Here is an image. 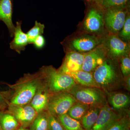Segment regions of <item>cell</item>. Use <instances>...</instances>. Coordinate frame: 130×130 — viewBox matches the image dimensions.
<instances>
[{
	"label": "cell",
	"mask_w": 130,
	"mask_h": 130,
	"mask_svg": "<svg viewBox=\"0 0 130 130\" xmlns=\"http://www.w3.org/2000/svg\"><path fill=\"white\" fill-rule=\"evenodd\" d=\"M43 81L42 75L40 70L34 73H26L14 84H7L9 90L2 93L5 101L11 104H29Z\"/></svg>",
	"instance_id": "1"
},
{
	"label": "cell",
	"mask_w": 130,
	"mask_h": 130,
	"mask_svg": "<svg viewBox=\"0 0 130 130\" xmlns=\"http://www.w3.org/2000/svg\"><path fill=\"white\" fill-rule=\"evenodd\" d=\"M96 83L105 94L124 89L119 60L107 57L93 72Z\"/></svg>",
	"instance_id": "2"
},
{
	"label": "cell",
	"mask_w": 130,
	"mask_h": 130,
	"mask_svg": "<svg viewBox=\"0 0 130 130\" xmlns=\"http://www.w3.org/2000/svg\"><path fill=\"white\" fill-rule=\"evenodd\" d=\"M39 70L51 95L69 92L76 84L72 77L61 72L52 66H44Z\"/></svg>",
	"instance_id": "3"
},
{
	"label": "cell",
	"mask_w": 130,
	"mask_h": 130,
	"mask_svg": "<svg viewBox=\"0 0 130 130\" xmlns=\"http://www.w3.org/2000/svg\"><path fill=\"white\" fill-rule=\"evenodd\" d=\"M103 38L77 30L61 43L65 53H87L102 44Z\"/></svg>",
	"instance_id": "4"
},
{
	"label": "cell",
	"mask_w": 130,
	"mask_h": 130,
	"mask_svg": "<svg viewBox=\"0 0 130 130\" xmlns=\"http://www.w3.org/2000/svg\"><path fill=\"white\" fill-rule=\"evenodd\" d=\"M78 27L77 30L101 38L105 37L109 33L105 27V9L100 5L91 7Z\"/></svg>",
	"instance_id": "5"
},
{
	"label": "cell",
	"mask_w": 130,
	"mask_h": 130,
	"mask_svg": "<svg viewBox=\"0 0 130 130\" xmlns=\"http://www.w3.org/2000/svg\"><path fill=\"white\" fill-rule=\"evenodd\" d=\"M77 101L90 107H102L108 104L106 95L100 88L76 84L69 91Z\"/></svg>",
	"instance_id": "6"
},
{
	"label": "cell",
	"mask_w": 130,
	"mask_h": 130,
	"mask_svg": "<svg viewBox=\"0 0 130 130\" xmlns=\"http://www.w3.org/2000/svg\"><path fill=\"white\" fill-rule=\"evenodd\" d=\"M129 12L128 5L105 9V27L108 32L118 35L123 27Z\"/></svg>",
	"instance_id": "7"
},
{
	"label": "cell",
	"mask_w": 130,
	"mask_h": 130,
	"mask_svg": "<svg viewBox=\"0 0 130 130\" xmlns=\"http://www.w3.org/2000/svg\"><path fill=\"white\" fill-rule=\"evenodd\" d=\"M77 100L69 92L58 93L50 98L47 111L50 115L57 117L67 113Z\"/></svg>",
	"instance_id": "8"
},
{
	"label": "cell",
	"mask_w": 130,
	"mask_h": 130,
	"mask_svg": "<svg viewBox=\"0 0 130 130\" xmlns=\"http://www.w3.org/2000/svg\"><path fill=\"white\" fill-rule=\"evenodd\" d=\"M102 43L106 49L108 58L119 60L130 55V43L121 40L117 35L108 33L102 38Z\"/></svg>",
	"instance_id": "9"
},
{
	"label": "cell",
	"mask_w": 130,
	"mask_h": 130,
	"mask_svg": "<svg viewBox=\"0 0 130 130\" xmlns=\"http://www.w3.org/2000/svg\"><path fill=\"white\" fill-rule=\"evenodd\" d=\"M6 101L7 112L14 116L20 124L25 128L29 127L37 115V113L30 104L14 105Z\"/></svg>",
	"instance_id": "10"
},
{
	"label": "cell",
	"mask_w": 130,
	"mask_h": 130,
	"mask_svg": "<svg viewBox=\"0 0 130 130\" xmlns=\"http://www.w3.org/2000/svg\"><path fill=\"white\" fill-rule=\"evenodd\" d=\"M107 57L106 49L102 43L86 54L82 70L93 73L96 68L103 63Z\"/></svg>",
	"instance_id": "11"
},
{
	"label": "cell",
	"mask_w": 130,
	"mask_h": 130,
	"mask_svg": "<svg viewBox=\"0 0 130 130\" xmlns=\"http://www.w3.org/2000/svg\"><path fill=\"white\" fill-rule=\"evenodd\" d=\"M106 94L108 104L117 113H123L129 110L130 96L128 93L119 90Z\"/></svg>",
	"instance_id": "12"
},
{
	"label": "cell",
	"mask_w": 130,
	"mask_h": 130,
	"mask_svg": "<svg viewBox=\"0 0 130 130\" xmlns=\"http://www.w3.org/2000/svg\"><path fill=\"white\" fill-rule=\"evenodd\" d=\"M124 113H117L108 104L105 105L101 108L97 120L90 130H107Z\"/></svg>",
	"instance_id": "13"
},
{
	"label": "cell",
	"mask_w": 130,
	"mask_h": 130,
	"mask_svg": "<svg viewBox=\"0 0 130 130\" xmlns=\"http://www.w3.org/2000/svg\"><path fill=\"white\" fill-rule=\"evenodd\" d=\"M87 53L74 52L66 53L62 64L58 70L65 74L82 70Z\"/></svg>",
	"instance_id": "14"
},
{
	"label": "cell",
	"mask_w": 130,
	"mask_h": 130,
	"mask_svg": "<svg viewBox=\"0 0 130 130\" xmlns=\"http://www.w3.org/2000/svg\"><path fill=\"white\" fill-rule=\"evenodd\" d=\"M51 95L43 81L38 88L30 104L37 113L47 111L49 100Z\"/></svg>",
	"instance_id": "15"
},
{
	"label": "cell",
	"mask_w": 130,
	"mask_h": 130,
	"mask_svg": "<svg viewBox=\"0 0 130 130\" xmlns=\"http://www.w3.org/2000/svg\"><path fill=\"white\" fill-rule=\"evenodd\" d=\"M12 0H0V21L5 23L11 37H13L15 26L12 21Z\"/></svg>",
	"instance_id": "16"
},
{
	"label": "cell",
	"mask_w": 130,
	"mask_h": 130,
	"mask_svg": "<svg viewBox=\"0 0 130 130\" xmlns=\"http://www.w3.org/2000/svg\"><path fill=\"white\" fill-rule=\"evenodd\" d=\"M22 22L17 21L13 35V39L9 43L10 48L20 54L25 49L26 47L29 44V40L26 33L22 30Z\"/></svg>",
	"instance_id": "17"
},
{
	"label": "cell",
	"mask_w": 130,
	"mask_h": 130,
	"mask_svg": "<svg viewBox=\"0 0 130 130\" xmlns=\"http://www.w3.org/2000/svg\"><path fill=\"white\" fill-rule=\"evenodd\" d=\"M66 74L72 77L77 84L83 86L100 88L96 83L93 73L87 72L81 70Z\"/></svg>",
	"instance_id": "18"
},
{
	"label": "cell",
	"mask_w": 130,
	"mask_h": 130,
	"mask_svg": "<svg viewBox=\"0 0 130 130\" xmlns=\"http://www.w3.org/2000/svg\"><path fill=\"white\" fill-rule=\"evenodd\" d=\"M101 107H90L81 119L82 126L85 130H90L95 124Z\"/></svg>",
	"instance_id": "19"
},
{
	"label": "cell",
	"mask_w": 130,
	"mask_h": 130,
	"mask_svg": "<svg viewBox=\"0 0 130 130\" xmlns=\"http://www.w3.org/2000/svg\"><path fill=\"white\" fill-rule=\"evenodd\" d=\"M20 125L11 114L0 110V126L2 130H16Z\"/></svg>",
	"instance_id": "20"
},
{
	"label": "cell",
	"mask_w": 130,
	"mask_h": 130,
	"mask_svg": "<svg viewBox=\"0 0 130 130\" xmlns=\"http://www.w3.org/2000/svg\"><path fill=\"white\" fill-rule=\"evenodd\" d=\"M48 113L47 111L38 113L30 125L29 130H48Z\"/></svg>",
	"instance_id": "21"
},
{
	"label": "cell",
	"mask_w": 130,
	"mask_h": 130,
	"mask_svg": "<svg viewBox=\"0 0 130 130\" xmlns=\"http://www.w3.org/2000/svg\"><path fill=\"white\" fill-rule=\"evenodd\" d=\"M57 118L65 130H85L79 121L71 118L67 113Z\"/></svg>",
	"instance_id": "22"
},
{
	"label": "cell",
	"mask_w": 130,
	"mask_h": 130,
	"mask_svg": "<svg viewBox=\"0 0 130 130\" xmlns=\"http://www.w3.org/2000/svg\"><path fill=\"white\" fill-rule=\"evenodd\" d=\"M90 107L88 105L77 101L71 107L67 114L71 118L78 121H81Z\"/></svg>",
	"instance_id": "23"
},
{
	"label": "cell",
	"mask_w": 130,
	"mask_h": 130,
	"mask_svg": "<svg viewBox=\"0 0 130 130\" xmlns=\"http://www.w3.org/2000/svg\"><path fill=\"white\" fill-rule=\"evenodd\" d=\"M130 111H126L116 120L107 130H129L130 128Z\"/></svg>",
	"instance_id": "24"
},
{
	"label": "cell",
	"mask_w": 130,
	"mask_h": 130,
	"mask_svg": "<svg viewBox=\"0 0 130 130\" xmlns=\"http://www.w3.org/2000/svg\"><path fill=\"white\" fill-rule=\"evenodd\" d=\"M45 26L37 21H35L34 26L26 32L29 40V44H32L35 39L44 33Z\"/></svg>",
	"instance_id": "25"
},
{
	"label": "cell",
	"mask_w": 130,
	"mask_h": 130,
	"mask_svg": "<svg viewBox=\"0 0 130 130\" xmlns=\"http://www.w3.org/2000/svg\"><path fill=\"white\" fill-rule=\"evenodd\" d=\"M123 41L130 43V14L128 13L124 24L118 35Z\"/></svg>",
	"instance_id": "26"
},
{
	"label": "cell",
	"mask_w": 130,
	"mask_h": 130,
	"mask_svg": "<svg viewBox=\"0 0 130 130\" xmlns=\"http://www.w3.org/2000/svg\"><path fill=\"white\" fill-rule=\"evenodd\" d=\"M129 0H101L100 5L104 9L128 6Z\"/></svg>",
	"instance_id": "27"
},
{
	"label": "cell",
	"mask_w": 130,
	"mask_h": 130,
	"mask_svg": "<svg viewBox=\"0 0 130 130\" xmlns=\"http://www.w3.org/2000/svg\"><path fill=\"white\" fill-rule=\"evenodd\" d=\"M120 67L124 77L130 76V55L121 57L119 60Z\"/></svg>",
	"instance_id": "28"
},
{
	"label": "cell",
	"mask_w": 130,
	"mask_h": 130,
	"mask_svg": "<svg viewBox=\"0 0 130 130\" xmlns=\"http://www.w3.org/2000/svg\"><path fill=\"white\" fill-rule=\"evenodd\" d=\"M48 130H65L57 117L48 113Z\"/></svg>",
	"instance_id": "29"
},
{
	"label": "cell",
	"mask_w": 130,
	"mask_h": 130,
	"mask_svg": "<svg viewBox=\"0 0 130 130\" xmlns=\"http://www.w3.org/2000/svg\"><path fill=\"white\" fill-rule=\"evenodd\" d=\"M45 43L46 41L45 38L42 35H41L38 36L35 39L32 44L36 48L38 49H41L44 46Z\"/></svg>",
	"instance_id": "30"
},
{
	"label": "cell",
	"mask_w": 130,
	"mask_h": 130,
	"mask_svg": "<svg viewBox=\"0 0 130 130\" xmlns=\"http://www.w3.org/2000/svg\"><path fill=\"white\" fill-rule=\"evenodd\" d=\"M124 88L128 92H130V76L124 77Z\"/></svg>",
	"instance_id": "31"
},
{
	"label": "cell",
	"mask_w": 130,
	"mask_h": 130,
	"mask_svg": "<svg viewBox=\"0 0 130 130\" xmlns=\"http://www.w3.org/2000/svg\"><path fill=\"white\" fill-rule=\"evenodd\" d=\"M7 105L5 97L2 93H0V110L3 108L5 105Z\"/></svg>",
	"instance_id": "32"
},
{
	"label": "cell",
	"mask_w": 130,
	"mask_h": 130,
	"mask_svg": "<svg viewBox=\"0 0 130 130\" xmlns=\"http://www.w3.org/2000/svg\"><path fill=\"white\" fill-rule=\"evenodd\" d=\"M16 130H29V129H28L27 128H25V127H23V126L21 125H20L19 126L18 128H17Z\"/></svg>",
	"instance_id": "33"
},
{
	"label": "cell",
	"mask_w": 130,
	"mask_h": 130,
	"mask_svg": "<svg viewBox=\"0 0 130 130\" xmlns=\"http://www.w3.org/2000/svg\"><path fill=\"white\" fill-rule=\"evenodd\" d=\"M90 1H92L94 2L96 4H98V5H100V2H101V0H90Z\"/></svg>",
	"instance_id": "34"
},
{
	"label": "cell",
	"mask_w": 130,
	"mask_h": 130,
	"mask_svg": "<svg viewBox=\"0 0 130 130\" xmlns=\"http://www.w3.org/2000/svg\"><path fill=\"white\" fill-rule=\"evenodd\" d=\"M0 130H2L1 128V126H0Z\"/></svg>",
	"instance_id": "35"
}]
</instances>
